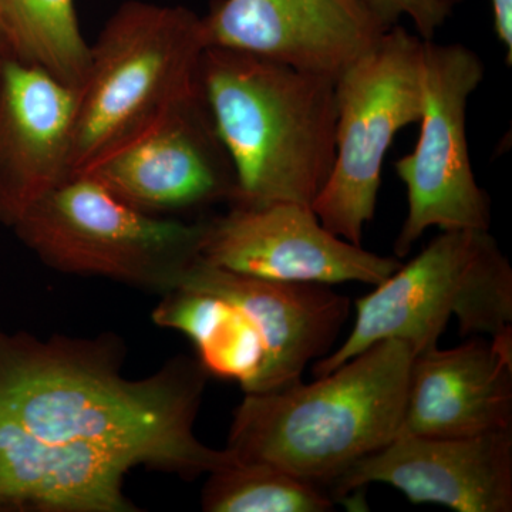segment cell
Listing matches in <instances>:
<instances>
[{
  "mask_svg": "<svg viewBox=\"0 0 512 512\" xmlns=\"http://www.w3.org/2000/svg\"><path fill=\"white\" fill-rule=\"evenodd\" d=\"M201 18L208 47L264 57L335 82L389 30L365 0H214Z\"/></svg>",
  "mask_w": 512,
  "mask_h": 512,
  "instance_id": "11",
  "label": "cell"
},
{
  "mask_svg": "<svg viewBox=\"0 0 512 512\" xmlns=\"http://www.w3.org/2000/svg\"><path fill=\"white\" fill-rule=\"evenodd\" d=\"M494 30L505 50V62L512 64V0H491Z\"/></svg>",
  "mask_w": 512,
  "mask_h": 512,
  "instance_id": "20",
  "label": "cell"
},
{
  "mask_svg": "<svg viewBox=\"0 0 512 512\" xmlns=\"http://www.w3.org/2000/svg\"><path fill=\"white\" fill-rule=\"evenodd\" d=\"M0 53L74 89L90 63L76 0H0Z\"/></svg>",
  "mask_w": 512,
  "mask_h": 512,
  "instance_id": "17",
  "label": "cell"
},
{
  "mask_svg": "<svg viewBox=\"0 0 512 512\" xmlns=\"http://www.w3.org/2000/svg\"><path fill=\"white\" fill-rule=\"evenodd\" d=\"M484 77L483 59L471 47L424 40L420 137L394 164L409 202L396 258L409 255L430 228L490 229V198L477 183L467 140L468 100Z\"/></svg>",
  "mask_w": 512,
  "mask_h": 512,
  "instance_id": "8",
  "label": "cell"
},
{
  "mask_svg": "<svg viewBox=\"0 0 512 512\" xmlns=\"http://www.w3.org/2000/svg\"><path fill=\"white\" fill-rule=\"evenodd\" d=\"M373 15L390 29L400 25V19L413 23L416 35L434 40L448 19L466 0H365Z\"/></svg>",
  "mask_w": 512,
  "mask_h": 512,
  "instance_id": "19",
  "label": "cell"
},
{
  "mask_svg": "<svg viewBox=\"0 0 512 512\" xmlns=\"http://www.w3.org/2000/svg\"><path fill=\"white\" fill-rule=\"evenodd\" d=\"M424 40L396 25L335 82L336 156L312 210L355 245L375 218L384 157L397 133L423 113Z\"/></svg>",
  "mask_w": 512,
  "mask_h": 512,
  "instance_id": "7",
  "label": "cell"
},
{
  "mask_svg": "<svg viewBox=\"0 0 512 512\" xmlns=\"http://www.w3.org/2000/svg\"><path fill=\"white\" fill-rule=\"evenodd\" d=\"M3 56H2V53H0V72H2V64H3Z\"/></svg>",
  "mask_w": 512,
  "mask_h": 512,
  "instance_id": "21",
  "label": "cell"
},
{
  "mask_svg": "<svg viewBox=\"0 0 512 512\" xmlns=\"http://www.w3.org/2000/svg\"><path fill=\"white\" fill-rule=\"evenodd\" d=\"M510 431L512 333L414 356L396 437L467 439Z\"/></svg>",
  "mask_w": 512,
  "mask_h": 512,
  "instance_id": "14",
  "label": "cell"
},
{
  "mask_svg": "<svg viewBox=\"0 0 512 512\" xmlns=\"http://www.w3.org/2000/svg\"><path fill=\"white\" fill-rule=\"evenodd\" d=\"M451 318L464 336L512 333V268L488 229L443 231L407 265L356 302V320L338 350L313 366L322 377L386 339L416 355L436 348Z\"/></svg>",
  "mask_w": 512,
  "mask_h": 512,
  "instance_id": "5",
  "label": "cell"
},
{
  "mask_svg": "<svg viewBox=\"0 0 512 512\" xmlns=\"http://www.w3.org/2000/svg\"><path fill=\"white\" fill-rule=\"evenodd\" d=\"M387 484L414 504L458 512L512 511V431L467 439L402 436L353 464L330 485L333 501Z\"/></svg>",
  "mask_w": 512,
  "mask_h": 512,
  "instance_id": "12",
  "label": "cell"
},
{
  "mask_svg": "<svg viewBox=\"0 0 512 512\" xmlns=\"http://www.w3.org/2000/svg\"><path fill=\"white\" fill-rule=\"evenodd\" d=\"M40 261L160 293L200 256L201 224L131 207L87 174L70 175L12 227Z\"/></svg>",
  "mask_w": 512,
  "mask_h": 512,
  "instance_id": "6",
  "label": "cell"
},
{
  "mask_svg": "<svg viewBox=\"0 0 512 512\" xmlns=\"http://www.w3.org/2000/svg\"><path fill=\"white\" fill-rule=\"evenodd\" d=\"M82 174L158 217L229 204L237 192L234 167L202 92Z\"/></svg>",
  "mask_w": 512,
  "mask_h": 512,
  "instance_id": "10",
  "label": "cell"
},
{
  "mask_svg": "<svg viewBox=\"0 0 512 512\" xmlns=\"http://www.w3.org/2000/svg\"><path fill=\"white\" fill-rule=\"evenodd\" d=\"M157 326L192 340L208 375L234 380L244 393H256L264 376L265 340L247 313L211 293L173 289L151 313Z\"/></svg>",
  "mask_w": 512,
  "mask_h": 512,
  "instance_id": "16",
  "label": "cell"
},
{
  "mask_svg": "<svg viewBox=\"0 0 512 512\" xmlns=\"http://www.w3.org/2000/svg\"><path fill=\"white\" fill-rule=\"evenodd\" d=\"M201 505L207 512H328L335 501L279 468L232 461L208 474Z\"/></svg>",
  "mask_w": 512,
  "mask_h": 512,
  "instance_id": "18",
  "label": "cell"
},
{
  "mask_svg": "<svg viewBox=\"0 0 512 512\" xmlns=\"http://www.w3.org/2000/svg\"><path fill=\"white\" fill-rule=\"evenodd\" d=\"M174 289L211 293L247 313L265 340L266 367L256 393L301 382L306 366L328 355L349 318L350 301L330 285L238 274L200 256Z\"/></svg>",
  "mask_w": 512,
  "mask_h": 512,
  "instance_id": "13",
  "label": "cell"
},
{
  "mask_svg": "<svg viewBox=\"0 0 512 512\" xmlns=\"http://www.w3.org/2000/svg\"><path fill=\"white\" fill-rule=\"evenodd\" d=\"M77 89L5 59L0 72V222L23 214L70 177Z\"/></svg>",
  "mask_w": 512,
  "mask_h": 512,
  "instance_id": "15",
  "label": "cell"
},
{
  "mask_svg": "<svg viewBox=\"0 0 512 512\" xmlns=\"http://www.w3.org/2000/svg\"><path fill=\"white\" fill-rule=\"evenodd\" d=\"M207 49L202 18L192 10L124 2L90 45L77 87L70 174L89 170L200 94Z\"/></svg>",
  "mask_w": 512,
  "mask_h": 512,
  "instance_id": "4",
  "label": "cell"
},
{
  "mask_svg": "<svg viewBox=\"0 0 512 512\" xmlns=\"http://www.w3.org/2000/svg\"><path fill=\"white\" fill-rule=\"evenodd\" d=\"M201 87L237 177L229 204L312 205L335 163V80L208 47Z\"/></svg>",
  "mask_w": 512,
  "mask_h": 512,
  "instance_id": "3",
  "label": "cell"
},
{
  "mask_svg": "<svg viewBox=\"0 0 512 512\" xmlns=\"http://www.w3.org/2000/svg\"><path fill=\"white\" fill-rule=\"evenodd\" d=\"M200 221L202 261L238 274L296 284H382L399 258L366 251L323 227L311 205L229 204Z\"/></svg>",
  "mask_w": 512,
  "mask_h": 512,
  "instance_id": "9",
  "label": "cell"
},
{
  "mask_svg": "<svg viewBox=\"0 0 512 512\" xmlns=\"http://www.w3.org/2000/svg\"><path fill=\"white\" fill-rule=\"evenodd\" d=\"M416 352L386 339L316 382L247 393L234 412L227 450L323 488L396 437Z\"/></svg>",
  "mask_w": 512,
  "mask_h": 512,
  "instance_id": "2",
  "label": "cell"
},
{
  "mask_svg": "<svg viewBox=\"0 0 512 512\" xmlns=\"http://www.w3.org/2000/svg\"><path fill=\"white\" fill-rule=\"evenodd\" d=\"M124 352L116 335L0 326V512H138L134 468L192 480L232 463L194 431L210 377L198 359L128 379Z\"/></svg>",
  "mask_w": 512,
  "mask_h": 512,
  "instance_id": "1",
  "label": "cell"
}]
</instances>
